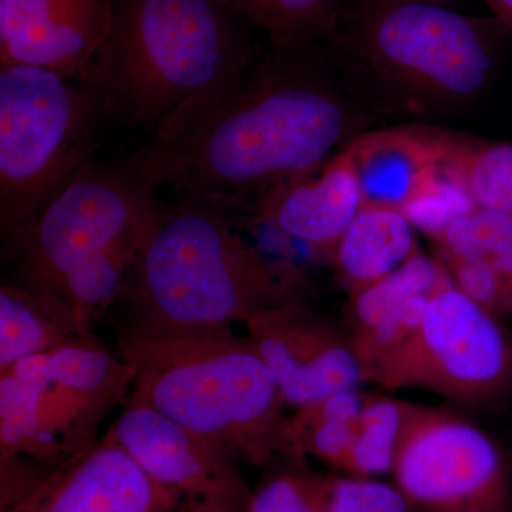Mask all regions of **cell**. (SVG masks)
Masks as SVG:
<instances>
[{
    "instance_id": "6da1fadb",
    "label": "cell",
    "mask_w": 512,
    "mask_h": 512,
    "mask_svg": "<svg viewBox=\"0 0 512 512\" xmlns=\"http://www.w3.org/2000/svg\"><path fill=\"white\" fill-rule=\"evenodd\" d=\"M302 47L279 46L252 63L234 89L180 133L138 151L128 168L154 190L251 210L318 171L355 140L359 119Z\"/></svg>"
},
{
    "instance_id": "7a4b0ae2",
    "label": "cell",
    "mask_w": 512,
    "mask_h": 512,
    "mask_svg": "<svg viewBox=\"0 0 512 512\" xmlns=\"http://www.w3.org/2000/svg\"><path fill=\"white\" fill-rule=\"evenodd\" d=\"M225 0H114L113 22L82 82L104 119L168 140L234 89L252 53Z\"/></svg>"
},
{
    "instance_id": "3957f363",
    "label": "cell",
    "mask_w": 512,
    "mask_h": 512,
    "mask_svg": "<svg viewBox=\"0 0 512 512\" xmlns=\"http://www.w3.org/2000/svg\"><path fill=\"white\" fill-rule=\"evenodd\" d=\"M121 359L136 369L131 402L147 404L235 454L268 467L281 454L285 402L264 359L232 328L121 325Z\"/></svg>"
},
{
    "instance_id": "277c9868",
    "label": "cell",
    "mask_w": 512,
    "mask_h": 512,
    "mask_svg": "<svg viewBox=\"0 0 512 512\" xmlns=\"http://www.w3.org/2000/svg\"><path fill=\"white\" fill-rule=\"evenodd\" d=\"M302 299L299 278L266 261L221 208L190 198L161 212L117 301L124 325L232 328L269 306Z\"/></svg>"
},
{
    "instance_id": "5b68a950",
    "label": "cell",
    "mask_w": 512,
    "mask_h": 512,
    "mask_svg": "<svg viewBox=\"0 0 512 512\" xmlns=\"http://www.w3.org/2000/svg\"><path fill=\"white\" fill-rule=\"evenodd\" d=\"M104 119L79 79L43 67L0 69V229L9 241L94 163Z\"/></svg>"
},
{
    "instance_id": "8992f818",
    "label": "cell",
    "mask_w": 512,
    "mask_h": 512,
    "mask_svg": "<svg viewBox=\"0 0 512 512\" xmlns=\"http://www.w3.org/2000/svg\"><path fill=\"white\" fill-rule=\"evenodd\" d=\"M156 190L130 168H84L19 234L9 239L16 285L59 299L80 266L160 217Z\"/></svg>"
},
{
    "instance_id": "52a82bcc",
    "label": "cell",
    "mask_w": 512,
    "mask_h": 512,
    "mask_svg": "<svg viewBox=\"0 0 512 512\" xmlns=\"http://www.w3.org/2000/svg\"><path fill=\"white\" fill-rule=\"evenodd\" d=\"M483 23L434 2L372 5L357 28L360 52L387 82L414 99L461 106L493 73Z\"/></svg>"
},
{
    "instance_id": "ba28073f",
    "label": "cell",
    "mask_w": 512,
    "mask_h": 512,
    "mask_svg": "<svg viewBox=\"0 0 512 512\" xmlns=\"http://www.w3.org/2000/svg\"><path fill=\"white\" fill-rule=\"evenodd\" d=\"M497 318L451 282L434 293L413 335L367 382L423 389L470 406L503 402L512 394V340Z\"/></svg>"
},
{
    "instance_id": "9c48e42d",
    "label": "cell",
    "mask_w": 512,
    "mask_h": 512,
    "mask_svg": "<svg viewBox=\"0 0 512 512\" xmlns=\"http://www.w3.org/2000/svg\"><path fill=\"white\" fill-rule=\"evenodd\" d=\"M417 512L512 511L511 458L473 421L421 407L392 470Z\"/></svg>"
},
{
    "instance_id": "30bf717a",
    "label": "cell",
    "mask_w": 512,
    "mask_h": 512,
    "mask_svg": "<svg viewBox=\"0 0 512 512\" xmlns=\"http://www.w3.org/2000/svg\"><path fill=\"white\" fill-rule=\"evenodd\" d=\"M107 436L158 483L205 512H248L252 490L241 460L147 404L128 402Z\"/></svg>"
},
{
    "instance_id": "8fae6325",
    "label": "cell",
    "mask_w": 512,
    "mask_h": 512,
    "mask_svg": "<svg viewBox=\"0 0 512 512\" xmlns=\"http://www.w3.org/2000/svg\"><path fill=\"white\" fill-rule=\"evenodd\" d=\"M244 326L245 338L271 370L288 406L296 409L365 383L349 333L302 299L262 309Z\"/></svg>"
},
{
    "instance_id": "7c38bea8",
    "label": "cell",
    "mask_w": 512,
    "mask_h": 512,
    "mask_svg": "<svg viewBox=\"0 0 512 512\" xmlns=\"http://www.w3.org/2000/svg\"><path fill=\"white\" fill-rule=\"evenodd\" d=\"M114 0H0V63L82 80L109 36Z\"/></svg>"
},
{
    "instance_id": "4fadbf2b",
    "label": "cell",
    "mask_w": 512,
    "mask_h": 512,
    "mask_svg": "<svg viewBox=\"0 0 512 512\" xmlns=\"http://www.w3.org/2000/svg\"><path fill=\"white\" fill-rule=\"evenodd\" d=\"M183 504L106 436L53 468L28 500L6 512H173Z\"/></svg>"
},
{
    "instance_id": "5bb4252c",
    "label": "cell",
    "mask_w": 512,
    "mask_h": 512,
    "mask_svg": "<svg viewBox=\"0 0 512 512\" xmlns=\"http://www.w3.org/2000/svg\"><path fill=\"white\" fill-rule=\"evenodd\" d=\"M437 256H413L382 281L350 296L349 338L365 382L420 325L434 293L451 284Z\"/></svg>"
},
{
    "instance_id": "9a60e30c",
    "label": "cell",
    "mask_w": 512,
    "mask_h": 512,
    "mask_svg": "<svg viewBox=\"0 0 512 512\" xmlns=\"http://www.w3.org/2000/svg\"><path fill=\"white\" fill-rule=\"evenodd\" d=\"M363 205L355 161L345 147L315 173L266 195L254 211L286 237L329 259Z\"/></svg>"
},
{
    "instance_id": "2e32d148",
    "label": "cell",
    "mask_w": 512,
    "mask_h": 512,
    "mask_svg": "<svg viewBox=\"0 0 512 512\" xmlns=\"http://www.w3.org/2000/svg\"><path fill=\"white\" fill-rule=\"evenodd\" d=\"M460 136L427 127H394L359 134L348 148L365 204L402 210L423 184L450 161Z\"/></svg>"
},
{
    "instance_id": "e0dca14e",
    "label": "cell",
    "mask_w": 512,
    "mask_h": 512,
    "mask_svg": "<svg viewBox=\"0 0 512 512\" xmlns=\"http://www.w3.org/2000/svg\"><path fill=\"white\" fill-rule=\"evenodd\" d=\"M413 228L399 208L363 205L328 259L350 296L420 254Z\"/></svg>"
},
{
    "instance_id": "ac0fdd59",
    "label": "cell",
    "mask_w": 512,
    "mask_h": 512,
    "mask_svg": "<svg viewBox=\"0 0 512 512\" xmlns=\"http://www.w3.org/2000/svg\"><path fill=\"white\" fill-rule=\"evenodd\" d=\"M82 339L94 338L77 325L60 299L16 284L0 289V373L25 357Z\"/></svg>"
},
{
    "instance_id": "d6986e66",
    "label": "cell",
    "mask_w": 512,
    "mask_h": 512,
    "mask_svg": "<svg viewBox=\"0 0 512 512\" xmlns=\"http://www.w3.org/2000/svg\"><path fill=\"white\" fill-rule=\"evenodd\" d=\"M47 382V353L25 357L0 373V460L25 456L55 466L67 460L43 429L40 392Z\"/></svg>"
},
{
    "instance_id": "ffe728a7",
    "label": "cell",
    "mask_w": 512,
    "mask_h": 512,
    "mask_svg": "<svg viewBox=\"0 0 512 512\" xmlns=\"http://www.w3.org/2000/svg\"><path fill=\"white\" fill-rule=\"evenodd\" d=\"M50 382L63 390L87 416H101L133 387L136 369L117 359L94 339L74 340L47 352Z\"/></svg>"
},
{
    "instance_id": "44dd1931",
    "label": "cell",
    "mask_w": 512,
    "mask_h": 512,
    "mask_svg": "<svg viewBox=\"0 0 512 512\" xmlns=\"http://www.w3.org/2000/svg\"><path fill=\"white\" fill-rule=\"evenodd\" d=\"M366 396L360 390H348L296 407L286 417L279 456L315 457L343 473Z\"/></svg>"
},
{
    "instance_id": "7402d4cb",
    "label": "cell",
    "mask_w": 512,
    "mask_h": 512,
    "mask_svg": "<svg viewBox=\"0 0 512 512\" xmlns=\"http://www.w3.org/2000/svg\"><path fill=\"white\" fill-rule=\"evenodd\" d=\"M156 222L138 229L113 247L94 256L63 282L59 299L84 332L92 333L90 328L93 323L119 298Z\"/></svg>"
},
{
    "instance_id": "603a6c76",
    "label": "cell",
    "mask_w": 512,
    "mask_h": 512,
    "mask_svg": "<svg viewBox=\"0 0 512 512\" xmlns=\"http://www.w3.org/2000/svg\"><path fill=\"white\" fill-rule=\"evenodd\" d=\"M421 407L423 404L367 394L343 473L367 478L392 474L400 447Z\"/></svg>"
},
{
    "instance_id": "cb8c5ba5",
    "label": "cell",
    "mask_w": 512,
    "mask_h": 512,
    "mask_svg": "<svg viewBox=\"0 0 512 512\" xmlns=\"http://www.w3.org/2000/svg\"><path fill=\"white\" fill-rule=\"evenodd\" d=\"M434 242L437 251L490 269L512 295V215L478 208L451 222Z\"/></svg>"
},
{
    "instance_id": "d4e9b609",
    "label": "cell",
    "mask_w": 512,
    "mask_h": 512,
    "mask_svg": "<svg viewBox=\"0 0 512 512\" xmlns=\"http://www.w3.org/2000/svg\"><path fill=\"white\" fill-rule=\"evenodd\" d=\"M241 18L266 30L278 46H305L329 36L338 0H225Z\"/></svg>"
},
{
    "instance_id": "484cf974",
    "label": "cell",
    "mask_w": 512,
    "mask_h": 512,
    "mask_svg": "<svg viewBox=\"0 0 512 512\" xmlns=\"http://www.w3.org/2000/svg\"><path fill=\"white\" fill-rule=\"evenodd\" d=\"M451 167L481 210L512 215V144L460 138Z\"/></svg>"
},
{
    "instance_id": "4316f807",
    "label": "cell",
    "mask_w": 512,
    "mask_h": 512,
    "mask_svg": "<svg viewBox=\"0 0 512 512\" xmlns=\"http://www.w3.org/2000/svg\"><path fill=\"white\" fill-rule=\"evenodd\" d=\"M282 457L252 491L248 512H330L332 476L315 473L306 458Z\"/></svg>"
},
{
    "instance_id": "83f0119b",
    "label": "cell",
    "mask_w": 512,
    "mask_h": 512,
    "mask_svg": "<svg viewBox=\"0 0 512 512\" xmlns=\"http://www.w3.org/2000/svg\"><path fill=\"white\" fill-rule=\"evenodd\" d=\"M476 210V202L448 161L400 211L414 228H419L434 241L451 222Z\"/></svg>"
},
{
    "instance_id": "f1b7e54d",
    "label": "cell",
    "mask_w": 512,
    "mask_h": 512,
    "mask_svg": "<svg viewBox=\"0 0 512 512\" xmlns=\"http://www.w3.org/2000/svg\"><path fill=\"white\" fill-rule=\"evenodd\" d=\"M330 512H417L394 484L376 478L332 476Z\"/></svg>"
},
{
    "instance_id": "f546056e",
    "label": "cell",
    "mask_w": 512,
    "mask_h": 512,
    "mask_svg": "<svg viewBox=\"0 0 512 512\" xmlns=\"http://www.w3.org/2000/svg\"><path fill=\"white\" fill-rule=\"evenodd\" d=\"M495 18L512 30V0H483Z\"/></svg>"
},
{
    "instance_id": "4dcf8cb0",
    "label": "cell",
    "mask_w": 512,
    "mask_h": 512,
    "mask_svg": "<svg viewBox=\"0 0 512 512\" xmlns=\"http://www.w3.org/2000/svg\"><path fill=\"white\" fill-rule=\"evenodd\" d=\"M407 2H434V0H372V5H396V3Z\"/></svg>"
},
{
    "instance_id": "1f68e13d",
    "label": "cell",
    "mask_w": 512,
    "mask_h": 512,
    "mask_svg": "<svg viewBox=\"0 0 512 512\" xmlns=\"http://www.w3.org/2000/svg\"><path fill=\"white\" fill-rule=\"evenodd\" d=\"M173 512H205V511L202 510L201 507H198V505L188 503V501H184V504L181 505V507L178 508V510H175Z\"/></svg>"
},
{
    "instance_id": "d6a6232c",
    "label": "cell",
    "mask_w": 512,
    "mask_h": 512,
    "mask_svg": "<svg viewBox=\"0 0 512 512\" xmlns=\"http://www.w3.org/2000/svg\"><path fill=\"white\" fill-rule=\"evenodd\" d=\"M510 458H511V466H512V454H511Z\"/></svg>"
},
{
    "instance_id": "836d02e7",
    "label": "cell",
    "mask_w": 512,
    "mask_h": 512,
    "mask_svg": "<svg viewBox=\"0 0 512 512\" xmlns=\"http://www.w3.org/2000/svg\"><path fill=\"white\" fill-rule=\"evenodd\" d=\"M510 512H512V511H510Z\"/></svg>"
}]
</instances>
